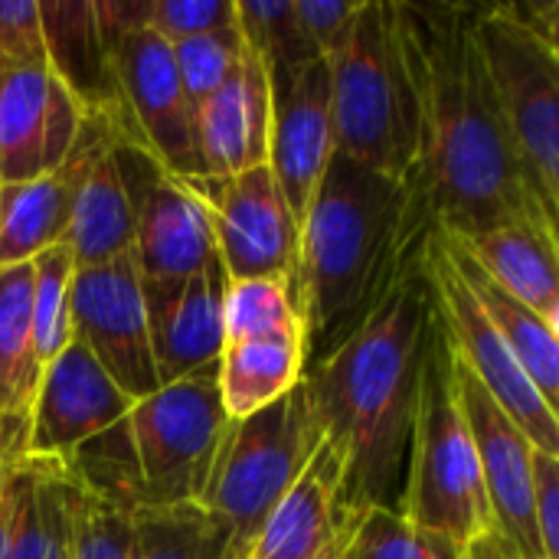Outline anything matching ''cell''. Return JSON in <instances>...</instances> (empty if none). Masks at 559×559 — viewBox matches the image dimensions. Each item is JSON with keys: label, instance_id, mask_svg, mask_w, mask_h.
I'll use <instances>...</instances> for the list:
<instances>
[{"label": "cell", "instance_id": "cell-22", "mask_svg": "<svg viewBox=\"0 0 559 559\" xmlns=\"http://www.w3.org/2000/svg\"><path fill=\"white\" fill-rule=\"evenodd\" d=\"M197 138L206 177H229L269 164L272 88L249 43L226 82L197 108Z\"/></svg>", "mask_w": 559, "mask_h": 559}, {"label": "cell", "instance_id": "cell-26", "mask_svg": "<svg viewBox=\"0 0 559 559\" xmlns=\"http://www.w3.org/2000/svg\"><path fill=\"white\" fill-rule=\"evenodd\" d=\"M442 236V246L455 265V272L462 275V282L468 285V292L475 295V301L481 305V311L488 314V321L495 324V331L501 334V341L511 347V354L518 357V364L524 367V373L531 377V383L540 390V396L557 409L559 396V334L550 331L531 308H524L518 298H511L501 285H495L481 265L465 255L452 236Z\"/></svg>", "mask_w": 559, "mask_h": 559}, {"label": "cell", "instance_id": "cell-25", "mask_svg": "<svg viewBox=\"0 0 559 559\" xmlns=\"http://www.w3.org/2000/svg\"><path fill=\"white\" fill-rule=\"evenodd\" d=\"M305 377L301 334L226 337L216 364V386L226 419H246L285 396Z\"/></svg>", "mask_w": 559, "mask_h": 559}, {"label": "cell", "instance_id": "cell-43", "mask_svg": "<svg viewBox=\"0 0 559 559\" xmlns=\"http://www.w3.org/2000/svg\"><path fill=\"white\" fill-rule=\"evenodd\" d=\"M462 559H465V554H462Z\"/></svg>", "mask_w": 559, "mask_h": 559}, {"label": "cell", "instance_id": "cell-24", "mask_svg": "<svg viewBox=\"0 0 559 559\" xmlns=\"http://www.w3.org/2000/svg\"><path fill=\"white\" fill-rule=\"evenodd\" d=\"M452 242L472 255L495 285L559 334V239L554 226L508 223L472 236H452Z\"/></svg>", "mask_w": 559, "mask_h": 559}, {"label": "cell", "instance_id": "cell-10", "mask_svg": "<svg viewBox=\"0 0 559 559\" xmlns=\"http://www.w3.org/2000/svg\"><path fill=\"white\" fill-rule=\"evenodd\" d=\"M426 272L436 288L439 314L449 334V344L459 357V364L488 390V396L508 413V419L531 439L537 452L559 455V413L540 396V390L531 383L511 347L501 341L462 275L455 272L439 226L426 249Z\"/></svg>", "mask_w": 559, "mask_h": 559}, {"label": "cell", "instance_id": "cell-30", "mask_svg": "<svg viewBox=\"0 0 559 559\" xmlns=\"http://www.w3.org/2000/svg\"><path fill=\"white\" fill-rule=\"evenodd\" d=\"M236 23L249 49L262 59L272 95L295 85V79L321 59L301 33L295 0H236Z\"/></svg>", "mask_w": 559, "mask_h": 559}, {"label": "cell", "instance_id": "cell-18", "mask_svg": "<svg viewBox=\"0 0 559 559\" xmlns=\"http://www.w3.org/2000/svg\"><path fill=\"white\" fill-rule=\"evenodd\" d=\"M115 141L128 138L115 124L82 115V131L62 164L26 183H0V269L29 262L66 239L79 187Z\"/></svg>", "mask_w": 559, "mask_h": 559}, {"label": "cell", "instance_id": "cell-29", "mask_svg": "<svg viewBox=\"0 0 559 559\" xmlns=\"http://www.w3.org/2000/svg\"><path fill=\"white\" fill-rule=\"evenodd\" d=\"M138 559H242L233 554L229 527L203 504L134 511Z\"/></svg>", "mask_w": 559, "mask_h": 559}, {"label": "cell", "instance_id": "cell-14", "mask_svg": "<svg viewBox=\"0 0 559 559\" xmlns=\"http://www.w3.org/2000/svg\"><path fill=\"white\" fill-rule=\"evenodd\" d=\"M111 66L141 147H147L180 180L206 177L197 111L180 85L170 43L144 26L115 46Z\"/></svg>", "mask_w": 559, "mask_h": 559}, {"label": "cell", "instance_id": "cell-9", "mask_svg": "<svg viewBox=\"0 0 559 559\" xmlns=\"http://www.w3.org/2000/svg\"><path fill=\"white\" fill-rule=\"evenodd\" d=\"M226 409L216 386V367L157 386L131 406V439L144 488V508H174L200 501Z\"/></svg>", "mask_w": 559, "mask_h": 559}, {"label": "cell", "instance_id": "cell-35", "mask_svg": "<svg viewBox=\"0 0 559 559\" xmlns=\"http://www.w3.org/2000/svg\"><path fill=\"white\" fill-rule=\"evenodd\" d=\"M72 559H138L134 514L72 481Z\"/></svg>", "mask_w": 559, "mask_h": 559}, {"label": "cell", "instance_id": "cell-17", "mask_svg": "<svg viewBox=\"0 0 559 559\" xmlns=\"http://www.w3.org/2000/svg\"><path fill=\"white\" fill-rule=\"evenodd\" d=\"M141 295L160 386L219 364L229 295V275L219 259L183 278H141Z\"/></svg>", "mask_w": 559, "mask_h": 559}, {"label": "cell", "instance_id": "cell-2", "mask_svg": "<svg viewBox=\"0 0 559 559\" xmlns=\"http://www.w3.org/2000/svg\"><path fill=\"white\" fill-rule=\"evenodd\" d=\"M436 216L423 177L331 157L298 226L292 295L305 331V370L347 344L426 262Z\"/></svg>", "mask_w": 559, "mask_h": 559}, {"label": "cell", "instance_id": "cell-36", "mask_svg": "<svg viewBox=\"0 0 559 559\" xmlns=\"http://www.w3.org/2000/svg\"><path fill=\"white\" fill-rule=\"evenodd\" d=\"M236 23V0H151L147 29L164 43L193 39Z\"/></svg>", "mask_w": 559, "mask_h": 559}, {"label": "cell", "instance_id": "cell-19", "mask_svg": "<svg viewBox=\"0 0 559 559\" xmlns=\"http://www.w3.org/2000/svg\"><path fill=\"white\" fill-rule=\"evenodd\" d=\"M82 108L46 69L0 72V183H26L66 160Z\"/></svg>", "mask_w": 559, "mask_h": 559}, {"label": "cell", "instance_id": "cell-4", "mask_svg": "<svg viewBox=\"0 0 559 559\" xmlns=\"http://www.w3.org/2000/svg\"><path fill=\"white\" fill-rule=\"evenodd\" d=\"M134 400L72 341L43 367L23 452L59 465L82 491L134 514L144 488L131 439Z\"/></svg>", "mask_w": 559, "mask_h": 559}, {"label": "cell", "instance_id": "cell-3", "mask_svg": "<svg viewBox=\"0 0 559 559\" xmlns=\"http://www.w3.org/2000/svg\"><path fill=\"white\" fill-rule=\"evenodd\" d=\"M436 321L423 262L347 344L305 370L324 439L344 468V508L357 514H400Z\"/></svg>", "mask_w": 559, "mask_h": 559}, {"label": "cell", "instance_id": "cell-33", "mask_svg": "<svg viewBox=\"0 0 559 559\" xmlns=\"http://www.w3.org/2000/svg\"><path fill=\"white\" fill-rule=\"evenodd\" d=\"M242 334H301V314L285 278L229 282L226 295V337Z\"/></svg>", "mask_w": 559, "mask_h": 559}, {"label": "cell", "instance_id": "cell-6", "mask_svg": "<svg viewBox=\"0 0 559 559\" xmlns=\"http://www.w3.org/2000/svg\"><path fill=\"white\" fill-rule=\"evenodd\" d=\"M452 364L455 354L439 314L423 367L419 409H416L400 514L416 531L439 534L465 547L478 534L495 531V524H491V508H488L475 442L462 403L455 396Z\"/></svg>", "mask_w": 559, "mask_h": 559}, {"label": "cell", "instance_id": "cell-42", "mask_svg": "<svg viewBox=\"0 0 559 559\" xmlns=\"http://www.w3.org/2000/svg\"><path fill=\"white\" fill-rule=\"evenodd\" d=\"M360 518H364V514H354V518L337 531V537H334V540H331V544H328V547H324V550H321L314 559H344L347 540H350V534H354V527H357V521H360Z\"/></svg>", "mask_w": 559, "mask_h": 559}, {"label": "cell", "instance_id": "cell-15", "mask_svg": "<svg viewBox=\"0 0 559 559\" xmlns=\"http://www.w3.org/2000/svg\"><path fill=\"white\" fill-rule=\"evenodd\" d=\"M455 354V350H452ZM455 396L462 403L495 534L521 559H547L534 521V445L488 396V390L459 364H452Z\"/></svg>", "mask_w": 559, "mask_h": 559}, {"label": "cell", "instance_id": "cell-23", "mask_svg": "<svg viewBox=\"0 0 559 559\" xmlns=\"http://www.w3.org/2000/svg\"><path fill=\"white\" fill-rule=\"evenodd\" d=\"M357 511L344 508V468L324 439L301 478L275 504L249 559H314Z\"/></svg>", "mask_w": 559, "mask_h": 559}, {"label": "cell", "instance_id": "cell-38", "mask_svg": "<svg viewBox=\"0 0 559 559\" xmlns=\"http://www.w3.org/2000/svg\"><path fill=\"white\" fill-rule=\"evenodd\" d=\"M364 0H295V16L301 23V33L314 46L321 59H331L350 36L357 10Z\"/></svg>", "mask_w": 559, "mask_h": 559}, {"label": "cell", "instance_id": "cell-20", "mask_svg": "<svg viewBox=\"0 0 559 559\" xmlns=\"http://www.w3.org/2000/svg\"><path fill=\"white\" fill-rule=\"evenodd\" d=\"M331 157H334L331 66L328 59H318L295 79V85L272 95L269 170L298 226Z\"/></svg>", "mask_w": 559, "mask_h": 559}, {"label": "cell", "instance_id": "cell-16", "mask_svg": "<svg viewBox=\"0 0 559 559\" xmlns=\"http://www.w3.org/2000/svg\"><path fill=\"white\" fill-rule=\"evenodd\" d=\"M26 416H0V559H72V478L23 452Z\"/></svg>", "mask_w": 559, "mask_h": 559}, {"label": "cell", "instance_id": "cell-5", "mask_svg": "<svg viewBox=\"0 0 559 559\" xmlns=\"http://www.w3.org/2000/svg\"><path fill=\"white\" fill-rule=\"evenodd\" d=\"M328 66L334 151L400 180L419 174L423 105L400 7L364 0L347 43Z\"/></svg>", "mask_w": 559, "mask_h": 559}, {"label": "cell", "instance_id": "cell-32", "mask_svg": "<svg viewBox=\"0 0 559 559\" xmlns=\"http://www.w3.org/2000/svg\"><path fill=\"white\" fill-rule=\"evenodd\" d=\"M462 554L465 547L416 531L396 511H367L347 540L344 559H462Z\"/></svg>", "mask_w": 559, "mask_h": 559}, {"label": "cell", "instance_id": "cell-13", "mask_svg": "<svg viewBox=\"0 0 559 559\" xmlns=\"http://www.w3.org/2000/svg\"><path fill=\"white\" fill-rule=\"evenodd\" d=\"M72 337L134 403L160 386L151 357L141 275L131 252L92 269H75Z\"/></svg>", "mask_w": 559, "mask_h": 559}, {"label": "cell", "instance_id": "cell-37", "mask_svg": "<svg viewBox=\"0 0 559 559\" xmlns=\"http://www.w3.org/2000/svg\"><path fill=\"white\" fill-rule=\"evenodd\" d=\"M46 66L39 10L29 0H0V72Z\"/></svg>", "mask_w": 559, "mask_h": 559}, {"label": "cell", "instance_id": "cell-28", "mask_svg": "<svg viewBox=\"0 0 559 559\" xmlns=\"http://www.w3.org/2000/svg\"><path fill=\"white\" fill-rule=\"evenodd\" d=\"M29 298L33 265L0 269V416H26L43 380Z\"/></svg>", "mask_w": 559, "mask_h": 559}, {"label": "cell", "instance_id": "cell-34", "mask_svg": "<svg viewBox=\"0 0 559 559\" xmlns=\"http://www.w3.org/2000/svg\"><path fill=\"white\" fill-rule=\"evenodd\" d=\"M170 49H174V66L180 75V85L197 111L236 69L239 56L246 52V36H242L239 23H233V26L203 33L193 39H180Z\"/></svg>", "mask_w": 559, "mask_h": 559}, {"label": "cell", "instance_id": "cell-27", "mask_svg": "<svg viewBox=\"0 0 559 559\" xmlns=\"http://www.w3.org/2000/svg\"><path fill=\"white\" fill-rule=\"evenodd\" d=\"M115 144L92 164L72 203V216L62 242L69 246L75 269L111 262L131 252L134 246V219H131V203L124 193L121 170L115 164Z\"/></svg>", "mask_w": 559, "mask_h": 559}, {"label": "cell", "instance_id": "cell-8", "mask_svg": "<svg viewBox=\"0 0 559 559\" xmlns=\"http://www.w3.org/2000/svg\"><path fill=\"white\" fill-rule=\"evenodd\" d=\"M475 39L521 167L557 219L559 210V49L518 26L498 7H475Z\"/></svg>", "mask_w": 559, "mask_h": 559}, {"label": "cell", "instance_id": "cell-41", "mask_svg": "<svg viewBox=\"0 0 559 559\" xmlns=\"http://www.w3.org/2000/svg\"><path fill=\"white\" fill-rule=\"evenodd\" d=\"M465 559H521L495 531L478 534L475 540L465 544Z\"/></svg>", "mask_w": 559, "mask_h": 559}, {"label": "cell", "instance_id": "cell-21", "mask_svg": "<svg viewBox=\"0 0 559 559\" xmlns=\"http://www.w3.org/2000/svg\"><path fill=\"white\" fill-rule=\"evenodd\" d=\"M39 26L46 46V69L66 85L85 118L115 124L128 141L141 144L124 108L111 56L98 36L92 0H39Z\"/></svg>", "mask_w": 559, "mask_h": 559}, {"label": "cell", "instance_id": "cell-31", "mask_svg": "<svg viewBox=\"0 0 559 559\" xmlns=\"http://www.w3.org/2000/svg\"><path fill=\"white\" fill-rule=\"evenodd\" d=\"M33 265V341L43 367L59 357L72 337V278L75 262L66 242H56L29 259Z\"/></svg>", "mask_w": 559, "mask_h": 559}, {"label": "cell", "instance_id": "cell-11", "mask_svg": "<svg viewBox=\"0 0 559 559\" xmlns=\"http://www.w3.org/2000/svg\"><path fill=\"white\" fill-rule=\"evenodd\" d=\"M115 164L134 219L131 255L144 282L183 278L219 259L210 213L180 177L134 141L115 144Z\"/></svg>", "mask_w": 559, "mask_h": 559}, {"label": "cell", "instance_id": "cell-7", "mask_svg": "<svg viewBox=\"0 0 559 559\" xmlns=\"http://www.w3.org/2000/svg\"><path fill=\"white\" fill-rule=\"evenodd\" d=\"M324 442L305 377L275 403L246 419H226L206 488L197 504L219 518L233 534V554L249 550L275 504L301 478Z\"/></svg>", "mask_w": 559, "mask_h": 559}, {"label": "cell", "instance_id": "cell-39", "mask_svg": "<svg viewBox=\"0 0 559 559\" xmlns=\"http://www.w3.org/2000/svg\"><path fill=\"white\" fill-rule=\"evenodd\" d=\"M534 521L547 559H559V455L534 449Z\"/></svg>", "mask_w": 559, "mask_h": 559}, {"label": "cell", "instance_id": "cell-12", "mask_svg": "<svg viewBox=\"0 0 559 559\" xmlns=\"http://www.w3.org/2000/svg\"><path fill=\"white\" fill-rule=\"evenodd\" d=\"M210 213L216 255L229 282L295 278L298 223L269 164L229 177L183 180Z\"/></svg>", "mask_w": 559, "mask_h": 559}, {"label": "cell", "instance_id": "cell-1", "mask_svg": "<svg viewBox=\"0 0 559 559\" xmlns=\"http://www.w3.org/2000/svg\"><path fill=\"white\" fill-rule=\"evenodd\" d=\"M423 105L419 177L449 236L557 219L537 200L475 39V3H396Z\"/></svg>", "mask_w": 559, "mask_h": 559}, {"label": "cell", "instance_id": "cell-40", "mask_svg": "<svg viewBox=\"0 0 559 559\" xmlns=\"http://www.w3.org/2000/svg\"><path fill=\"white\" fill-rule=\"evenodd\" d=\"M504 16H511L518 26L531 29L544 43L559 49V0H534V3H498Z\"/></svg>", "mask_w": 559, "mask_h": 559}]
</instances>
